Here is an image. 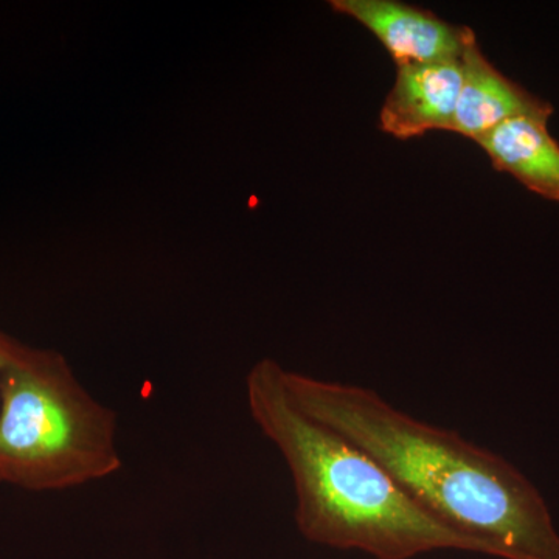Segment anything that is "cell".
I'll list each match as a JSON object with an SVG mask.
<instances>
[{
    "instance_id": "cell-1",
    "label": "cell",
    "mask_w": 559,
    "mask_h": 559,
    "mask_svg": "<svg viewBox=\"0 0 559 559\" xmlns=\"http://www.w3.org/2000/svg\"><path fill=\"white\" fill-rule=\"evenodd\" d=\"M290 400L380 463L407 498L488 557L559 559L546 500L509 460L404 414L377 392L283 367Z\"/></svg>"
},
{
    "instance_id": "cell-2",
    "label": "cell",
    "mask_w": 559,
    "mask_h": 559,
    "mask_svg": "<svg viewBox=\"0 0 559 559\" xmlns=\"http://www.w3.org/2000/svg\"><path fill=\"white\" fill-rule=\"evenodd\" d=\"M277 360L261 359L246 378L253 423L285 459L297 528L311 543L360 550L377 559H411L432 550L487 555L476 539L433 520L380 463L290 400Z\"/></svg>"
},
{
    "instance_id": "cell-3",
    "label": "cell",
    "mask_w": 559,
    "mask_h": 559,
    "mask_svg": "<svg viewBox=\"0 0 559 559\" xmlns=\"http://www.w3.org/2000/svg\"><path fill=\"white\" fill-rule=\"evenodd\" d=\"M120 469L116 412L61 353L22 344L0 378V484L64 491Z\"/></svg>"
},
{
    "instance_id": "cell-4",
    "label": "cell",
    "mask_w": 559,
    "mask_h": 559,
    "mask_svg": "<svg viewBox=\"0 0 559 559\" xmlns=\"http://www.w3.org/2000/svg\"><path fill=\"white\" fill-rule=\"evenodd\" d=\"M330 5L373 33L396 66L457 60L468 33V27L396 0H331Z\"/></svg>"
},
{
    "instance_id": "cell-5",
    "label": "cell",
    "mask_w": 559,
    "mask_h": 559,
    "mask_svg": "<svg viewBox=\"0 0 559 559\" xmlns=\"http://www.w3.org/2000/svg\"><path fill=\"white\" fill-rule=\"evenodd\" d=\"M463 81L451 131L479 142L499 124L520 116H554L551 103L503 75L485 57L476 33L468 28L460 53Z\"/></svg>"
},
{
    "instance_id": "cell-6",
    "label": "cell",
    "mask_w": 559,
    "mask_h": 559,
    "mask_svg": "<svg viewBox=\"0 0 559 559\" xmlns=\"http://www.w3.org/2000/svg\"><path fill=\"white\" fill-rule=\"evenodd\" d=\"M463 72L460 58L396 66V79L380 114L385 134L407 140L451 131Z\"/></svg>"
},
{
    "instance_id": "cell-7",
    "label": "cell",
    "mask_w": 559,
    "mask_h": 559,
    "mask_svg": "<svg viewBox=\"0 0 559 559\" xmlns=\"http://www.w3.org/2000/svg\"><path fill=\"white\" fill-rule=\"evenodd\" d=\"M550 117L520 116L499 124L477 142L495 170L513 176L532 193L559 202V142Z\"/></svg>"
},
{
    "instance_id": "cell-8",
    "label": "cell",
    "mask_w": 559,
    "mask_h": 559,
    "mask_svg": "<svg viewBox=\"0 0 559 559\" xmlns=\"http://www.w3.org/2000/svg\"><path fill=\"white\" fill-rule=\"evenodd\" d=\"M21 345V342L13 340V337L0 330V378H2L7 367L10 366L11 360L20 352Z\"/></svg>"
}]
</instances>
